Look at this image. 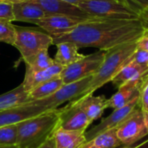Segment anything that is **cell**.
<instances>
[{
    "instance_id": "obj_18",
    "label": "cell",
    "mask_w": 148,
    "mask_h": 148,
    "mask_svg": "<svg viewBox=\"0 0 148 148\" xmlns=\"http://www.w3.org/2000/svg\"><path fill=\"white\" fill-rule=\"evenodd\" d=\"M147 74V67H144V66L137 64L136 62L132 61V57H131L130 61L120 69V71L112 79L111 82L117 88H119L123 84L130 81L140 79Z\"/></svg>"
},
{
    "instance_id": "obj_21",
    "label": "cell",
    "mask_w": 148,
    "mask_h": 148,
    "mask_svg": "<svg viewBox=\"0 0 148 148\" xmlns=\"http://www.w3.org/2000/svg\"><path fill=\"white\" fill-rule=\"evenodd\" d=\"M29 102V94L20 84L14 89L0 95V111Z\"/></svg>"
},
{
    "instance_id": "obj_19",
    "label": "cell",
    "mask_w": 148,
    "mask_h": 148,
    "mask_svg": "<svg viewBox=\"0 0 148 148\" xmlns=\"http://www.w3.org/2000/svg\"><path fill=\"white\" fill-rule=\"evenodd\" d=\"M86 132L57 128L53 134L56 148H80L86 140Z\"/></svg>"
},
{
    "instance_id": "obj_15",
    "label": "cell",
    "mask_w": 148,
    "mask_h": 148,
    "mask_svg": "<svg viewBox=\"0 0 148 148\" xmlns=\"http://www.w3.org/2000/svg\"><path fill=\"white\" fill-rule=\"evenodd\" d=\"M63 69H64L63 66L55 62L50 67L40 71H36V72L25 71V75H24L23 82H22V85L24 90L27 93H29L33 88L39 86L40 84L48 82L55 77L59 76L62 71L63 70Z\"/></svg>"
},
{
    "instance_id": "obj_31",
    "label": "cell",
    "mask_w": 148,
    "mask_h": 148,
    "mask_svg": "<svg viewBox=\"0 0 148 148\" xmlns=\"http://www.w3.org/2000/svg\"><path fill=\"white\" fill-rule=\"evenodd\" d=\"M137 48L148 52V27L147 26L143 36L137 41Z\"/></svg>"
},
{
    "instance_id": "obj_35",
    "label": "cell",
    "mask_w": 148,
    "mask_h": 148,
    "mask_svg": "<svg viewBox=\"0 0 148 148\" xmlns=\"http://www.w3.org/2000/svg\"><path fill=\"white\" fill-rule=\"evenodd\" d=\"M23 1H25V0H0V2H3V3H20V2H23Z\"/></svg>"
},
{
    "instance_id": "obj_3",
    "label": "cell",
    "mask_w": 148,
    "mask_h": 148,
    "mask_svg": "<svg viewBox=\"0 0 148 148\" xmlns=\"http://www.w3.org/2000/svg\"><path fill=\"white\" fill-rule=\"evenodd\" d=\"M136 49L137 42H132L115 46L107 50L102 64L93 75L88 88L82 97L94 95L96 90L111 82L120 69L130 61Z\"/></svg>"
},
{
    "instance_id": "obj_7",
    "label": "cell",
    "mask_w": 148,
    "mask_h": 148,
    "mask_svg": "<svg viewBox=\"0 0 148 148\" xmlns=\"http://www.w3.org/2000/svg\"><path fill=\"white\" fill-rule=\"evenodd\" d=\"M106 51L98 50L93 54L84 56L75 62L65 67L60 76L64 84L80 81L94 75L103 62Z\"/></svg>"
},
{
    "instance_id": "obj_14",
    "label": "cell",
    "mask_w": 148,
    "mask_h": 148,
    "mask_svg": "<svg viewBox=\"0 0 148 148\" xmlns=\"http://www.w3.org/2000/svg\"><path fill=\"white\" fill-rule=\"evenodd\" d=\"M147 76L148 74L140 79L130 81L120 87L115 94L107 99V108H112L114 110L127 105L136 95L139 94V90Z\"/></svg>"
},
{
    "instance_id": "obj_8",
    "label": "cell",
    "mask_w": 148,
    "mask_h": 148,
    "mask_svg": "<svg viewBox=\"0 0 148 148\" xmlns=\"http://www.w3.org/2000/svg\"><path fill=\"white\" fill-rule=\"evenodd\" d=\"M140 108V97L139 94L136 95L127 105L122 108L114 109L108 117L102 119L101 122L92 127L90 130L86 131V140L88 141L94 137L108 131L110 129L117 128L123 122H125L133 114Z\"/></svg>"
},
{
    "instance_id": "obj_25",
    "label": "cell",
    "mask_w": 148,
    "mask_h": 148,
    "mask_svg": "<svg viewBox=\"0 0 148 148\" xmlns=\"http://www.w3.org/2000/svg\"><path fill=\"white\" fill-rule=\"evenodd\" d=\"M17 124L0 127V147H16Z\"/></svg>"
},
{
    "instance_id": "obj_5",
    "label": "cell",
    "mask_w": 148,
    "mask_h": 148,
    "mask_svg": "<svg viewBox=\"0 0 148 148\" xmlns=\"http://www.w3.org/2000/svg\"><path fill=\"white\" fill-rule=\"evenodd\" d=\"M53 45V38L49 34L25 27L16 26L14 47L19 51L22 59L27 62L42 49Z\"/></svg>"
},
{
    "instance_id": "obj_37",
    "label": "cell",
    "mask_w": 148,
    "mask_h": 148,
    "mask_svg": "<svg viewBox=\"0 0 148 148\" xmlns=\"http://www.w3.org/2000/svg\"><path fill=\"white\" fill-rule=\"evenodd\" d=\"M146 121H147V128H148V119H146Z\"/></svg>"
},
{
    "instance_id": "obj_36",
    "label": "cell",
    "mask_w": 148,
    "mask_h": 148,
    "mask_svg": "<svg viewBox=\"0 0 148 148\" xmlns=\"http://www.w3.org/2000/svg\"><path fill=\"white\" fill-rule=\"evenodd\" d=\"M0 148H17L16 147H0Z\"/></svg>"
},
{
    "instance_id": "obj_17",
    "label": "cell",
    "mask_w": 148,
    "mask_h": 148,
    "mask_svg": "<svg viewBox=\"0 0 148 148\" xmlns=\"http://www.w3.org/2000/svg\"><path fill=\"white\" fill-rule=\"evenodd\" d=\"M75 101L80 105L91 123L100 119L105 109H107V98L105 95L95 96L94 95H91Z\"/></svg>"
},
{
    "instance_id": "obj_34",
    "label": "cell",
    "mask_w": 148,
    "mask_h": 148,
    "mask_svg": "<svg viewBox=\"0 0 148 148\" xmlns=\"http://www.w3.org/2000/svg\"><path fill=\"white\" fill-rule=\"evenodd\" d=\"M146 144H147V141H145V142H143V143H140V144H139V145H137V146H135V147H134V146H132V147L121 146V147H117V148H141L142 147H144Z\"/></svg>"
},
{
    "instance_id": "obj_33",
    "label": "cell",
    "mask_w": 148,
    "mask_h": 148,
    "mask_svg": "<svg viewBox=\"0 0 148 148\" xmlns=\"http://www.w3.org/2000/svg\"><path fill=\"white\" fill-rule=\"evenodd\" d=\"M63 1H66V2H68V3H72V4H75V5H77L78 6V4L79 3H82V2H85V1H88V0H63ZM121 1H123V0H121ZM124 2V1H123ZM126 3V2H125Z\"/></svg>"
},
{
    "instance_id": "obj_6",
    "label": "cell",
    "mask_w": 148,
    "mask_h": 148,
    "mask_svg": "<svg viewBox=\"0 0 148 148\" xmlns=\"http://www.w3.org/2000/svg\"><path fill=\"white\" fill-rule=\"evenodd\" d=\"M92 76L86 77L80 81H76L74 82L63 84V86L57 90L51 96L47 97L42 100L30 101L29 103L34 104L36 106L43 108L47 111L54 110L58 108L59 106L67 102L72 101L79 99L87 90L89 86V83L92 80Z\"/></svg>"
},
{
    "instance_id": "obj_9",
    "label": "cell",
    "mask_w": 148,
    "mask_h": 148,
    "mask_svg": "<svg viewBox=\"0 0 148 148\" xmlns=\"http://www.w3.org/2000/svg\"><path fill=\"white\" fill-rule=\"evenodd\" d=\"M116 135L121 146L132 147L148 135L146 117L139 108L132 116L116 129Z\"/></svg>"
},
{
    "instance_id": "obj_10",
    "label": "cell",
    "mask_w": 148,
    "mask_h": 148,
    "mask_svg": "<svg viewBox=\"0 0 148 148\" xmlns=\"http://www.w3.org/2000/svg\"><path fill=\"white\" fill-rule=\"evenodd\" d=\"M58 128L70 131L86 132L87 128L91 124V121L88 118L87 114L75 101H72L65 107L58 108Z\"/></svg>"
},
{
    "instance_id": "obj_20",
    "label": "cell",
    "mask_w": 148,
    "mask_h": 148,
    "mask_svg": "<svg viewBox=\"0 0 148 148\" xmlns=\"http://www.w3.org/2000/svg\"><path fill=\"white\" fill-rule=\"evenodd\" d=\"M56 46L57 48V51L56 53L54 61L64 68L75 62L84 56V55L79 53L78 46L73 42H64L58 43Z\"/></svg>"
},
{
    "instance_id": "obj_4",
    "label": "cell",
    "mask_w": 148,
    "mask_h": 148,
    "mask_svg": "<svg viewBox=\"0 0 148 148\" xmlns=\"http://www.w3.org/2000/svg\"><path fill=\"white\" fill-rule=\"evenodd\" d=\"M88 15L96 18L132 20L143 16L121 0H88L78 4Z\"/></svg>"
},
{
    "instance_id": "obj_30",
    "label": "cell",
    "mask_w": 148,
    "mask_h": 148,
    "mask_svg": "<svg viewBox=\"0 0 148 148\" xmlns=\"http://www.w3.org/2000/svg\"><path fill=\"white\" fill-rule=\"evenodd\" d=\"M127 4L137 10L144 17V15L148 12V0H123Z\"/></svg>"
},
{
    "instance_id": "obj_28",
    "label": "cell",
    "mask_w": 148,
    "mask_h": 148,
    "mask_svg": "<svg viewBox=\"0 0 148 148\" xmlns=\"http://www.w3.org/2000/svg\"><path fill=\"white\" fill-rule=\"evenodd\" d=\"M0 19L8 22L14 21L13 4L0 2Z\"/></svg>"
},
{
    "instance_id": "obj_1",
    "label": "cell",
    "mask_w": 148,
    "mask_h": 148,
    "mask_svg": "<svg viewBox=\"0 0 148 148\" xmlns=\"http://www.w3.org/2000/svg\"><path fill=\"white\" fill-rule=\"evenodd\" d=\"M146 28L144 17L132 20L91 18L65 34L52 37L53 45L69 42L79 49L93 47L107 51L123 43L137 42Z\"/></svg>"
},
{
    "instance_id": "obj_12",
    "label": "cell",
    "mask_w": 148,
    "mask_h": 148,
    "mask_svg": "<svg viewBox=\"0 0 148 148\" xmlns=\"http://www.w3.org/2000/svg\"><path fill=\"white\" fill-rule=\"evenodd\" d=\"M47 110L31 103H25L0 111V127L18 124L25 120L37 116Z\"/></svg>"
},
{
    "instance_id": "obj_23",
    "label": "cell",
    "mask_w": 148,
    "mask_h": 148,
    "mask_svg": "<svg viewBox=\"0 0 148 148\" xmlns=\"http://www.w3.org/2000/svg\"><path fill=\"white\" fill-rule=\"evenodd\" d=\"M116 129L106 131L86 141L80 148H117L121 146L116 135Z\"/></svg>"
},
{
    "instance_id": "obj_24",
    "label": "cell",
    "mask_w": 148,
    "mask_h": 148,
    "mask_svg": "<svg viewBox=\"0 0 148 148\" xmlns=\"http://www.w3.org/2000/svg\"><path fill=\"white\" fill-rule=\"evenodd\" d=\"M55 63L54 59H52L48 52V49H42L37 53L34 57L29 60L26 64V71L28 72H36L45 69Z\"/></svg>"
},
{
    "instance_id": "obj_11",
    "label": "cell",
    "mask_w": 148,
    "mask_h": 148,
    "mask_svg": "<svg viewBox=\"0 0 148 148\" xmlns=\"http://www.w3.org/2000/svg\"><path fill=\"white\" fill-rule=\"evenodd\" d=\"M87 20L88 19L70 16L50 15L45 16L43 18L36 21L34 24L42 29L50 36L56 37L72 30L78 24Z\"/></svg>"
},
{
    "instance_id": "obj_22",
    "label": "cell",
    "mask_w": 148,
    "mask_h": 148,
    "mask_svg": "<svg viewBox=\"0 0 148 148\" xmlns=\"http://www.w3.org/2000/svg\"><path fill=\"white\" fill-rule=\"evenodd\" d=\"M63 81L60 75L40 84L28 93L29 102L42 100L51 96L57 90H59L63 86Z\"/></svg>"
},
{
    "instance_id": "obj_26",
    "label": "cell",
    "mask_w": 148,
    "mask_h": 148,
    "mask_svg": "<svg viewBox=\"0 0 148 148\" xmlns=\"http://www.w3.org/2000/svg\"><path fill=\"white\" fill-rule=\"evenodd\" d=\"M16 39V26L5 20L0 19V42L14 45Z\"/></svg>"
},
{
    "instance_id": "obj_2",
    "label": "cell",
    "mask_w": 148,
    "mask_h": 148,
    "mask_svg": "<svg viewBox=\"0 0 148 148\" xmlns=\"http://www.w3.org/2000/svg\"><path fill=\"white\" fill-rule=\"evenodd\" d=\"M58 108L46 111L17 124V148H37L58 128Z\"/></svg>"
},
{
    "instance_id": "obj_29",
    "label": "cell",
    "mask_w": 148,
    "mask_h": 148,
    "mask_svg": "<svg viewBox=\"0 0 148 148\" xmlns=\"http://www.w3.org/2000/svg\"><path fill=\"white\" fill-rule=\"evenodd\" d=\"M132 61H134L139 65L148 68V52L144 49L137 48L134 55L132 56Z\"/></svg>"
},
{
    "instance_id": "obj_13",
    "label": "cell",
    "mask_w": 148,
    "mask_h": 148,
    "mask_svg": "<svg viewBox=\"0 0 148 148\" xmlns=\"http://www.w3.org/2000/svg\"><path fill=\"white\" fill-rule=\"evenodd\" d=\"M44 10L46 16L63 15L82 18H95L88 15L79 6L69 3L63 0H33ZM96 18V17H95Z\"/></svg>"
},
{
    "instance_id": "obj_16",
    "label": "cell",
    "mask_w": 148,
    "mask_h": 148,
    "mask_svg": "<svg viewBox=\"0 0 148 148\" xmlns=\"http://www.w3.org/2000/svg\"><path fill=\"white\" fill-rule=\"evenodd\" d=\"M14 21L35 23L43 18L46 14L42 7L33 0H25L13 3Z\"/></svg>"
},
{
    "instance_id": "obj_27",
    "label": "cell",
    "mask_w": 148,
    "mask_h": 148,
    "mask_svg": "<svg viewBox=\"0 0 148 148\" xmlns=\"http://www.w3.org/2000/svg\"><path fill=\"white\" fill-rule=\"evenodd\" d=\"M140 108L143 112L146 119H148V76L142 83L139 90Z\"/></svg>"
},
{
    "instance_id": "obj_32",
    "label": "cell",
    "mask_w": 148,
    "mask_h": 148,
    "mask_svg": "<svg viewBox=\"0 0 148 148\" xmlns=\"http://www.w3.org/2000/svg\"><path fill=\"white\" fill-rule=\"evenodd\" d=\"M37 148H56L53 136L50 137L48 140H46L43 144H42L39 147Z\"/></svg>"
}]
</instances>
